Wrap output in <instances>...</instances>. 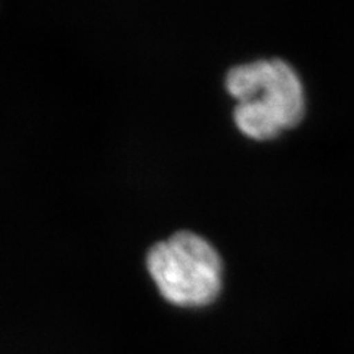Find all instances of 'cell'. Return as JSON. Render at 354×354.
<instances>
[{
	"mask_svg": "<svg viewBox=\"0 0 354 354\" xmlns=\"http://www.w3.org/2000/svg\"><path fill=\"white\" fill-rule=\"evenodd\" d=\"M226 88L238 104V129L256 140H268L304 117L306 95L300 77L282 59L236 65L226 75Z\"/></svg>",
	"mask_w": 354,
	"mask_h": 354,
	"instance_id": "6da1fadb",
	"label": "cell"
},
{
	"mask_svg": "<svg viewBox=\"0 0 354 354\" xmlns=\"http://www.w3.org/2000/svg\"><path fill=\"white\" fill-rule=\"evenodd\" d=\"M147 266L161 295L174 306L204 307L221 291L223 263L212 243L194 232L155 243Z\"/></svg>",
	"mask_w": 354,
	"mask_h": 354,
	"instance_id": "7a4b0ae2",
	"label": "cell"
}]
</instances>
